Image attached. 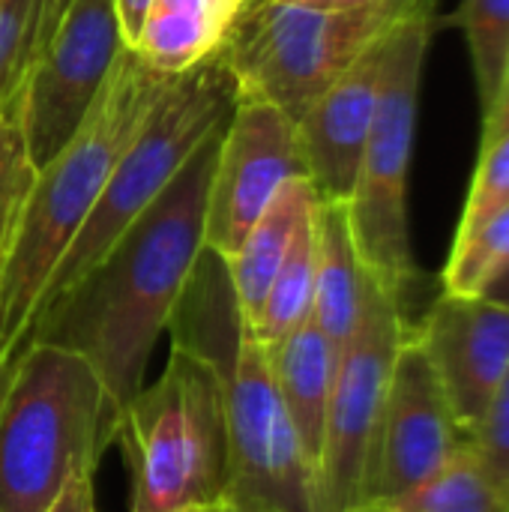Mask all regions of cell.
<instances>
[{"mask_svg": "<svg viewBox=\"0 0 509 512\" xmlns=\"http://www.w3.org/2000/svg\"><path fill=\"white\" fill-rule=\"evenodd\" d=\"M123 48L114 0L69 3L48 45L33 57L18 99V123L36 171L81 129Z\"/></svg>", "mask_w": 509, "mask_h": 512, "instance_id": "10", "label": "cell"}, {"mask_svg": "<svg viewBox=\"0 0 509 512\" xmlns=\"http://www.w3.org/2000/svg\"><path fill=\"white\" fill-rule=\"evenodd\" d=\"M270 354H273V372H276V387L285 414L297 432L303 456L318 483L339 348L321 333V327L312 318H306L291 336H285L276 348H270Z\"/></svg>", "mask_w": 509, "mask_h": 512, "instance_id": "15", "label": "cell"}, {"mask_svg": "<svg viewBox=\"0 0 509 512\" xmlns=\"http://www.w3.org/2000/svg\"><path fill=\"white\" fill-rule=\"evenodd\" d=\"M357 512H381V510H357Z\"/></svg>", "mask_w": 509, "mask_h": 512, "instance_id": "36", "label": "cell"}, {"mask_svg": "<svg viewBox=\"0 0 509 512\" xmlns=\"http://www.w3.org/2000/svg\"><path fill=\"white\" fill-rule=\"evenodd\" d=\"M315 204H318V195H315V186L309 180L288 183L273 198L267 213L255 222V228L246 234L243 246L228 258L237 303H240V312H243L249 327L255 324V318L264 306L270 282H273V276H276V270H279L288 246H291L297 225L312 213Z\"/></svg>", "mask_w": 509, "mask_h": 512, "instance_id": "17", "label": "cell"}, {"mask_svg": "<svg viewBox=\"0 0 509 512\" xmlns=\"http://www.w3.org/2000/svg\"><path fill=\"white\" fill-rule=\"evenodd\" d=\"M174 78L123 48L87 120L36 174L18 231L0 258V366L21 354L45 288L93 213L117 159Z\"/></svg>", "mask_w": 509, "mask_h": 512, "instance_id": "3", "label": "cell"}, {"mask_svg": "<svg viewBox=\"0 0 509 512\" xmlns=\"http://www.w3.org/2000/svg\"><path fill=\"white\" fill-rule=\"evenodd\" d=\"M471 450L501 501L509 507V372L495 390L480 426L471 432Z\"/></svg>", "mask_w": 509, "mask_h": 512, "instance_id": "26", "label": "cell"}, {"mask_svg": "<svg viewBox=\"0 0 509 512\" xmlns=\"http://www.w3.org/2000/svg\"><path fill=\"white\" fill-rule=\"evenodd\" d=\"M36 174L21 123L15 117H0V258L18 231Z\"/></svg>", "mask_w": 509, "mask_h": 512, "instance_id": "24", "label": "cell"}, {"mask_svg": "<svg viewBox=\"0 0 509 512\" xmlns=\"http://www.w3.org/2000/svg\"><path fill=\"white\" fill-rule=\"evenodd\" d=\"M42 0H0V117L18 120Z\"/></svg>", "mask_w": 509, "mask_h": 512, "instance_id": "23", "label": "cell"}, {"mask_svg": "<svg viewBox=\"0 0 509 512\" xmlns=\"http://www.w3.org/2000/svg\"><path fill=\"white\" fill-rule=\"evenodd\" d=\"M114 426L90 363L30 342L0 390V512H48L75 477H93Z\"/></svg>", "mask_w": 509, "mask_h": 512, "instance_id": "4", "label": "cell"}, {"mask_svg": "<svg viewBox=\"0 0 509 512\" xmlns=\"http://www.w3.org/2000/svg\"><path fill=\"white\" fill-rule=\"evenodd\" d=\"M438 24L459 27L465 33L486 117L495 108L509 63V0H462L450 18H435V27Z\"/></svg>", "mask_w": 509, "mask_h": 512, "instance_id": "21", "label": "cell"}, {"mask_svg": "<svg viewBox=\"0 0 509 512\" xmlns=\"http://www.w3.org/2000/svg\"><path fill=\"white\" fill-rule=\"evenodd\" d=\"M468 441L471 438L459 429L447 393L411 327L387 384L372 450L366 507H381L417 489Z\"/></svg>", "mask_w": 509, "mask_h": 512, "instance_id": "12", "label": "cell"}, {"mask_svg": "<svg viewBox=\"0 0 509 512\" xmlns=\"http://www.w3.org/2000/svg\"><path fill=\"white\" fill-rule=\"evenodd\" d=\"M270 3L306 6V9H363V6H375V3H384V0H270Z\"/></svg>", "mask_w": 509, "mask_h": 512, "instance_id": "31", "label": "cell"}, {"mask_svg": "<svg viewBox=\"0 0 509 512\" xmlns=\"http://www.w3.org/2000/svg\"><path fill=\"white\" fill-rule=\"evenodd\" d=\"M153 0H114V9H117V21H120V36H123V45L132 48L138 33H141V24L150 12Z\"/></svg>", "mask_w": 509, "mask_h": 512, "instance_id": "28", "label": "cell"}, {"mask_svg": "<svg viewBox=\"0 0 509 512\" xmlns=\"http://www.w3.org/2000/svg\"><path fill=\"white\" fill-rule=\"evenodd\" d=\"M509 264V204L489 222L453 243L444 264L441 285L444 294L480 297L507 270Z\"/></svg>", "mask_w": 509, "mask_h": 512, "instance_id": "22", "label": "cell"}, {"mask_svg": "<svg viewBox=\"0 0 509 512\" xmlns=\"http://www.w3.org/2000/svg\"><path fill=\"white\" fill-rule=\"evenodd\" d=\"M509 132V63L504 72V84L501 93L495 99V108L483 117V144H492L498 138H504Z\"/></svg>", "mask_w": 509, "mask_h": 512, "instance_id": "29", "label": "cell"}, {"mask_svg": "<svg viewBox=\"0 0 509 512\" xmlns=\"http://www.w3.org/2000/svg\"><path fill=\"white\" fill-rule=\"evenodd\" d=\"M69 3H72V0H42V6H39V21H36V36H33V57L48 45L54 27L60 24L63 12L69 9ZM30 63H33V60H30Z\"/></svg>", "mask_w": 509, "mask_h": 512, "instance_id": "30", "label": "cell"}, {"mask_svg": "<svg viewBox=\"0 0 509 512\" xmlns=\"http://www.w3.org/2000/svg\"><path fill=\"white\" fill-rule=\"evenodd\" d=\"M483 297H492V300H498V303H507L509 306V264L507 270L486 288V294Z\"/></svg>", "mask_w": 509, "mask_h": 512, "instance_id": "32", "label": "cell"}, {"mask_svg": "<svg viewBox=\"0 0 509 512\" xmlns=\"http://www.w3.org/2000/svg\"><path fill=\"white\" fill-rule=\"evenodd\" d=\"M294 180H309L297 120L270 102H237L210 177L204 246L231 258Z\"/></svg>", "mask_w": 509, "mask_h": 512, "instance_id": "11", "label": "cell"}, {"mask_svg": "<svg viewBox=\"0 0 509 512\" xmlns=\"http://www.w3.org/2000/svg\"><path fill=\"white\" fill-rule=\"evenodd\" d=\"M48 512H96V498H93V477H75L60 498L51 504Z\"/></svg>", "mask_w": 509, "mask_h": 512, "instance_id": "27", "label": "cell"}, {"mask_svg": "<svg viewBox=\"0 0 509 512\" xmlns=\"http://www.w3.org/2000/svg\"><path fill=\"white\" fill-rule=\"evenodd\" d=\"M171 348L204 360L222 393L228 468L222 507L231 512H315V474L285 414L273 354L237 303L228 258L204 246L168 321Z\"/></svg>", "mask_w": 509, "mask_h": 512, "instance_id": "2", "label": "cell"}, {"mask_svg": "<svg viewBox=\"0 0 509 512\" xmlns=\"http://www.w3.org/2000/svg\"><path fill=\"white\" fill-rule=\"evenodd\" d=\"M3 378H6V369L0 366V390H3Z\"/></svg>", "mask_w": 509, "mask_h": 512, "instance_id": "35", "label": "cell"}, {"mask_svg": "<svg viewBox=\"0 0 509 512\" xmlns=\"http://www.w3.org/2000/svg\"><path fill=\"white\" fill-rule=\"evenodd\" d=\"M225 30H228V24H222L210 12L153 3L132 51L153 72L177 78L180 72H186V69L198 66L204 57H210L222 45Z\"/></svg>", "mask_w": 509, "mask_h": 512, "instance_id": "18", "label": "cell"}, {"mask_svg": "<svg viewBox=\"0 0 509 512\" xmlns=\"http://www.w3.org/2000/svg\"><path fill=\"white\" fill-rule=\"evenodd\" d=\"M381 512H509V507L483 474L471 441L426 483L381 504Z\"/></svg>", "mask_w": 509, "mask_h": 512, "instance_id": "20", "label": "cell"}, {"mask_svg": "<svg viewBox=\"0 0 509 512\" xmlns=\"http://www.w3.org/2000/svg\"><path fill=\"white\" fill-rule=\"evenodd\" d=\"M459 429L471 438L509 372V306L492 297L441 294L414 327Z\"/></svg>", "mask_w": 509, "mask_h": 512, "instance_id": "13", "label": "cell"}, {"mask_svg": "<svg viewBox=\"0 0 509 512\" xmlns=\"http://www.w3.org/2000/svg\"><path fill=\"white\" fill-rule=\"evenodd\" d=\"M387 39L345 69L297 120L309 183L318 201H348L354 192L381 96Z\"/></svg>", "mask_w": 509, "mask_h": 512, "instance_id": "14", "label": "cell"}, {"mask_svg": "<svg viewBox=\"0 0 509 512\" xmlns=\"http://www.w3.org/2000/svg\"><path fill=\"white\" fill-rule=\"evenodd\" d=\"M432 30L435 9H426L390 33L372 132L360 159L354 192L345 201L363 270L399 300H405L408 288L420 276L408 231V174Z\"/></svg>", "mask_w": 509, "mask_h": 512, "instance_id": "8", "label": "cell"}, {"mask_svg": "<svg viewBox=\"0 0 509 512\" xmlns=\"http://www.w3.org/2000/svg\"><path fill=\"white\" fill-rule=\"evenodd\" d=\"M222 132L225 126L204 138L168 189L81 282L36 312L24 336V345H54L90 363L105 390L114 438L120 414L144 387L156 339L204 249L207 195Z\"/></svg>", "mask_w": 509, "mask_h": 512, "instance_id": "1", "label": "cell"}, {"mask_svg": "<svg viewBox=\"0 0 509 512\" xmlns=\"http://www.w3.org/2000/svg\"><path fill=\"white\" fill-rule=\"evenodd\" d=\"M312 300H315V207L291 237V246L270 282L264 306L255 324L249 327L252 336L264 348H276L306 318H312Z\"/></svg>", "mask_w": 509, "mask_h": 512, "instance_id": "19", "label": "cell"}, {"mask_svg": "<svg viewBox=\"0 0 509 512\" xmlns=\"http://www.w3.org/2000/svg\"><path fill=\"white\" fill-rule=\"evenodd\" d=\"M363 261L354 246L348 204L345 201H318L315 204V300L312 321L321 333L342 348L351 336L360 297H363Z\"/></svg>", "mask_w": 509, "mask_h": 512, "instance_id": "16", "label": "cell"}, {"mask_svg": "<svg viewBox=\"0 0 509 512\" xmlns=\"http://www.w3.org/2000/svg\"><path fill=\"white\" fill-rule=\"evenodd\" d=\"M408 330L411 324L405 321L402 300L366 273L357 324L336 360L315 512H357L366 507L378 420Z\"/></svg>", "mask_w": 509, "mask_h": 512, "instance_id": "9", "label": "cell"}, {"mask_svg": "<svg viewBox=\"0 0 509 512\" xmlns=\"http://www.w3.org/2000/svg\"><path fill=\"white\" fill-rule=\"evenodd\" d=\"M435 0H384L363 9H306L246 0L222 36L237 102H270L291 120L372 45Z\"/></svg>", "mask_w": 509, "mask_h": 512, "instance_id": "5", "label": "cell"}, {"mask_svg": "<svg viewBox=\"0 0 509 512\" xmlns=\"http://www.w3.org/2000/svg\"><path fill=\"white\" fill-rule=\"evenodd\" d=\"M198 512H225V507L219 504V507H207V510H198Z\"/></svg>", "mask_w": 509, "mask_h": 512, "instance_id": "34", "label": "cell"}, {"mask_svg": "<svg viewBox=\"0 0 509 512\" xmlns=\"http://www.w3.org/2000/svg\"><path fill=\"white\" fill-rule=\"evenodd\" d=\"M246 0H222V6L228 9V15H231V21H234V15H237V9L243 6Z\"/></svg>", "mask_w": 509, "mask_h": 512, "instance_id": "33", "label": "cell"}, {"mask_svg": "<svg viewBox=\"0 0 509 512\" xmlns=\"http://www.w3.org/2000/svg\"><path fill=\"white\" fill-rule=\"evenodd\" d=\"M509 204V132L504 138L483 144L480 150V162L474 171V180L468 186V198H465V210H462V222L456 231V240L471 234L474 228H480L483 222H489L498 210H504Z\"/></svg>", "mask_w": 509, "mask_h": 512, "instance_id": "25", "label": "cell"}, {"mask_svg": "<svg viewBox=\"0 0 509 512\" xmlns=\"http://www.w3.org/2000/svg\"><path fill=\"white\" fill-rule=\"evenodd\" d=\"M114 444L132 468V512H198L225 498L228 438L213 369L171 348L165 372L141 387Z\"/></svg>", "mask_w": 509, "mask_h": 512, "instance_id": "6", "label": "cell"}, {"mask_svg": "<svg viewBox=\"0 0 509 512\" xmlns=\"http://www.w3.org/2000/svg\"><path fill=\"white\" fill-rule=\"evenodd\" d=\"M234 108L237 87L219 48L168 84L138 135L117 159L93 213L57 264L42 306L66 294L105 258L123 231L168 189L204 138L228 123Z\"/></svg>", "mask_w": 509, "mask_h": 512, "instance_id": "7", "label": "cell"}, {"mask_svg": "<svg viewBox=\"0 0 509 512\" xmlns=\"http://www.w3.org/2000/svg\"><path fill=\"white\" fill-rule=\"evenodd\" d=\"M225 512H231V510H225Z\"/></svg>", "mask_w": 509, "mask_h": 512, "instance_id": "37", "label": "cell"}]
</instances>
